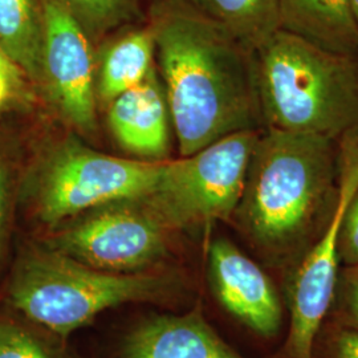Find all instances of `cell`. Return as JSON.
<instances>
[{"label":"cell","mask_w":358,"mask_h":358,"mask_svg":"<svg viewBox=\"0 0 358 358\" xmlns=\"http://www.w3.org/2000/svg\"><path fill=\"white\" fill-rule=\"evenodd\" d=\"M148 23L180 157L264 129L255 52L182 0H154Z\"/></svg>","instance_id":"obj_1"},{"label":"cell","mask_w":358,"mask_h":358,"mask_svg":"<svg viewBox=\"0 0 358 358\" xmlns=\"http://www.w3.org/2000/svg\"><path fill=\"white\" fill-rule=\"evenodd\" d=\"M337 201V141L263 129L231 219L268 266L292 272L317 243Z\"/></svg>","instance_id":"obj_2"},{"label":"cell","mask_w":358,"mask_h":358,"mask_svg":"<svg viewBox=\"0 0 358 358\" xmlns=\"http://www.w3.org/2000/svg\"><path fill=\"white\" fill-rule=\"evenodd\" d=\"M264 129L337 141L358 125V56L279 29L255 51Z\"/></svg>","instance_id":"obj_3"},{"label":"cell","mask_w":358,"mask_h":358,"mask_svg":"<svg viewBox=\"0 0 358 358\" xmlns=\"http://www.w3.org/2000/svg\"><path fill=\"white\" fill-rule=\"evenodd\" d=\"M183 287L174 273L106 272L44 244L27 248L17 257L7 297L27 320L68 336L108 309L129 303H165Z\"/></svg>","instance_id":"obj_4"},{"label":"cell","mask_w":358,"mask_h":358,"mask_svg":"<svg viewBox=\"0 0 358 358\" xmlns=\"http://www.w3.org/2000/svg\"><path fill=\"white\" fill-rule=\"evenodd\" d=\"M162 164L112 157L65 138L45 154L34 177L36 214L55 227L100 206L142 199L153 192Z\"/></svg>","instance_id":"obj_5"},{"label":"cell","mask_w":358,"mask_h":358,"mask_svg":"<svg viewBox=\"0 0 358 358\" xmlns=\"http://www.w3.org/2000/svg\"><path fill=\"white\" fill-rule=\"evenodd\" d=\"M262 130L235 133L190 155L164 161L153 192L142 201L170 230L230 220Z\"/></svg>","instance_id":"obj_6"},{"label":"cell","mask_w":358,"mask_h":358,"mask_svg":"<svg viewBox=\"0 0 358 358\" xmlns=\"http://www.w3.org/2000/svg\"><path fill=\"white\" fill-rule=\"evenodd\" d=\"M167 230L145 201H120L84 213L45 245L92 268L136 273L165 257Z\"/></svg>","instance_id":"obj_7"},{"label":"cell","mask_w":358,"mask_h":358,"mask_svg":"<svg viewBox=\"0 0 358 358\" xmlns=\"http://www.w3.org/2000/svg\"><path fill=\"white\" fill-rule=\"evenodd\" d=\"M41 84L77 130L96 129V77L92 40L62 0H43Z\"/></svg>","instance_id":"obj_8"},{"label":"cell","mask_w":358,"mask_h":358,"mask_svg":"<svg viewBox=\"0 0 358 358\" xmlns=\"http://www.w3.org/2000/svg\"><path fill=\"white\" fill-rule=\"evenodd\" d=\"M208 279L217 301L257 336L271 338L280 332L282 303L268 273L226 238L208 245Z\"/></svg>","instance_id":"obj_9"},{"label":"cell","mask_w":358,"mask_h":358,"mask_svg":"<svg viewBox=\"0 0 358 358\" xmlns=\"http://www.w3.org/2000/svg\"><path fill=\"white\" fill-rule=\"evenodd\" d=\"M118 358H244L207 322L202 308L182 315H155L131 328Z\"/></svg>","instance_id":"obj_10"},{"label":"cell","mask_w":358,"mask_h":358,"mask_svg":"<svg viewBox=\"0 0 358 358\" xmlns=\"http://www.w3.org/2000/svg\"><path fill=\"white\" fill-rule=\"evenodd\" d=\"M109 103L108 122L120 146L143 161H166L171 118L155 71Z\"/></svg>","instance_id":"obj_11"},{"label":"cell","mask_w":358,"mask_h":358,"mask_svg":"<svg viewBox=\"0 0 358 358\" xmlns=\"http://www.w3.org/2000/svg\"><path fill=\"white\" fill-rule=\"evenodd\" d=\"M280 29L328 51L357 55L350 0H278Z\"/></svg>","instance_id":"obj_12"},{"label":"cell","mask_w":358,"mask_h":358,"mask_svg":"<svg viewBox=\"0 0 358 358\" xmlns=\"http://www.w3.org/2000/svg\"><path fill=\"white\" fill-rule=\"evenodd\" d=\"M153 32L149 23L130 28L108 41L96 78V94L103 103L140 85L154 71Z\"/></svg>","instance_id":"obj_13"},{"label":"cell","mask_w":358,"mask_h":358,"mask_svg":"<svg viewBox=\"0 0 358 358\" xmlns=\"http://www.w3.org/2000/svg\"><path fill=\"white\" fill-rule=\"evenodd\" d=\"M255 52L280 29L278 0H182Z\"/></svg>","instance_id":"obj_14"},{"label":"cell","mask_w":358,"mask_h":358,"mask_svg":"<svg viewBox=\"0 0 358 358\" xmlns=\"http://www.w3.org/2000/svg\"><path fill=\"white\" fill-rule=\"evenodd\" d=\"M43 0H0V45L27 77L41 84Z\"/></svg>","instance_id":"obj_15"},{"label":"cell","mask_w":358,"mask_h":358,"mask_svg":"<svg viewBox=\"0 0 358 358\" xmlns=\"http://www.w3.org/2000/svg\"><path fill=\"white\" fill-rule=\"evenodd\" d=\"M92 41L112 36L141 17L142 0H62Z\"/></svg>","instance_id":"obj_16"},{"label":"cell","mask_w":358,"mask_h":358,"mask_svg":"<svg viewBox=\"0 0 358 358\" xmlns=\"http://www.w3.org/2000/svg\"><path fill=\"white\" fill-rule=\"evenodd\" d=\"M0 358H62L32 329L0 320Z\"/></svg>","instance_id":"obj_17"},{"label":"cell","mask_w":358,"mask_h":358,"mask_svg":"<svg viewBox=\"0 0 358 358\" xmlns=\"http://www.w3.org/2000/svg\"><path fill=\"white\" fill-rule=\"evenodd\" d=\"M313 358H358V329L341 321L324 322L313 344Z\"/></svg>","instance_id":"obj_18"},{"label":"cell","mask_w":358,"mask_h":358,"mask_svg":"<svg viewBox=\"0 0 358 358\" xmlns=\"http://www.w3.org/2000/svg\"><path fill=\"white\" fill-rule=\"evenodd\" d=\"M333 304L338 308L334 320L358 329V267H344L340 271Z\"/></svg>","instance_id":"obj_19"},{"label":"cell","mask_w":358,"mask_h":358,"mask_svg":"<svg viewBox=\"0 0 358 358\" xmlns=\"http://www.w3.org/2000/svg\"><path fill=\"white\" fill-rule=\"evenodd\" d=\"M337 254L344 267H358V192L346 207L337 238Z\"/></svg>","instance_id":"obj_20"},{"label":"cell","mask_w":358,"mask_h":358,"mask_svg":"<svg viewBox=\"0 0 358 358\" xmlns=\"http://www.w3.org/2000/svg\"><path fill=\"white\" fill-rule=\"evenodd\" d=\"M0 72L8 75L19 85L23 87V80H24V76H26L24 72L13 63L11 57L1 48V45H0Z\"/></svg>","instance_id":"obj_21"},{"label":"cell","mask_w":358,"mask_h":358,"mask_svg":"<svg viewBox=\"0 0 358 358\" xmlns=\"http://www.w3.org/2000/svg\"><path fill=\"white\" fill-rule=\"evenodd\" d=\"M7 196H8V177L4 167L0 165V245L4 231L6 211H7Z\"/></svg>","instance_id":"obj_22"},{"label":"cell","mask_w":358,"mask_h":358,"mask_svg":"<svg viewBox=\"0 0 358 358\" xmlns=\"http://www.w3.org/2000/svg\"><path fill=\"white\" fill-rule=\"evenodd\" d=\"M22 88L15 80L3 72H0V105L6 103L10 96H13L15 90Z\"/></svg>","instance_id":"obj_23"},{"label":"cell","mask_w":358,"mask_h":358,"mask_svg":"<svg viewBox=\"0 0 358 358\" xmlns=\"http://www.w3.org/2000/svg\"><path fill=\"white\" fill-rule=\"evenodd\" d=\"M350 3H352V10H353V15H355V19H356L358 26V0H350Z\"/></svg>","instance_id":"obj_24"}]
</instances>
